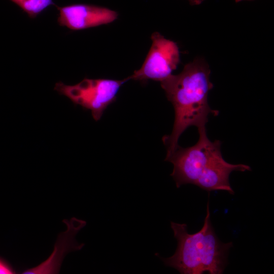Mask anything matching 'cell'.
Here are the masks:
<instances>
[{"instance_id": "cell-4", "label": "cell", "mask_w": 274, "mask_h": 274, "mask_svg": "<svg viewBox=\"0 0 274 274\" xmlns=\"http://www.w3.org/2000/svg\"><path fill=\"white\" fill-rule=\"evenodd\" d=\"M128 80L84 78L80 82L69 85L57 82L54 90L68 98L76 105L90 110L96 121L99 120L105 111L117 98L122 85Z\"/></svg>"}, {"instance_id": "cell-6", "label": "cell", "mask_w": 274, "mask_h": 274, "mask_svg": "<svg viewBox=\"0 0 274 274\" xmlns=\"http://www.w3.org/2000/svg\"><path fill=\"white\" fill-rule=\"evenodd\" d=\"M56 8L59 12L58 24L73 30L108 24L118 16L115 11L93 5L76 4Z\"/></svg>"}, {"instance_id": "cell-5", "label": "cell", "mask_w": 274, "mask_h": 274, "mask_svg": "<svg viewBox=\"0 0 274 274\" xmlns=\"http://www.w3.org/2000/svg\"><path fill=\"white\" fill-rule=\"evenodd\" d=\"M152 44L145 60L127 80L145 83L149 80L161 81L172 75L180 62V51L177 43L165 39L158 32L151 36Z\"/></svg>"}, {"instance_id": "cell-12", "label": "cell", "mask_w": 274, "mask_h": 274, "mask_svg": "<svg viewBox=\"0 0 274 274\" xmlns=\"http://www.w3.org/2000/svg\"><path fill=\"white\" fill-rule=\"evenodd\" d=\"M239 1H241V0H236V2H238Z\"/></svg>"}, {"instance_id": "cell-8", "label": "cell", "mask_w": 274, "mask_h": 274, "mask_svg": "<svg viewBox=\"0 0 274 274\" xmlns=\"http://www.w3.org/2000/svg\"><path fill=\"white\" fill-rule=\"evenodd\" d=\"M250 166L231 164L225 161L221 152L217 153L204 168L195 185L207 191H225L231 194L234 192L229 183V175L234 171H250Z\"/></svg>"}, {"instance_id": "cell-9", "label": "cell", "mask_w": 274, "mask_h": 274, "mask_svg": "<svg viewBox=\"0 0 274 274\" xmlns=\"http://www.w3.org/2000/svg\"><path fill=\"white\" fill-rule=\"evenodd\" d=\"M19 7L30 18H35L49 7L54 5L53 0H10Z\"/></svg>"}, {"instance_id": "cell-2", "label": "cell", "mask_w": 274, "mask_h": 274, "mask_svg": "<svg viewBox=\"0 0 274 274\" xmlns=\"http://www.w3.org/2000/svg\"><path fill=\"white\" fill-rule=\"evenodd\" d=\"M209 202L203 225L197 232L190 234L185 223L170 222L176 250L170 257L160 258L165 265L174 268L181 274H221L227 263L232 243L221 242L212 226Z\"/></svg>"}, {"instance_id": "cell-10", "label": "cell", "mask_w": 274, "mask_h": 274, "mask_svg": "<svg viewBox=\"0 0 274 274\" xmlns=\"http://www.w3.org/2000/svg\"><path fill=\"white\" fill-rule=\"evenodd\" d=\"M15 273L12 268L4 260L0 258V274H12Z\"/></svg>"}, {"instance_id": "cell-11", "label": "cell", "mask_w": 274, "mask_h": 274, "mask_svg": "<svg viewBox=\"0 0 274 274\" xmlns=\"http://www.w3.org/2000/svg\"><path fill=\"white\" fill-rule=\"evenodd\" d=\"M191 6L199 5L205 0H188Z\"/></svg>"}, {"instance_id": "cell-1", "label": "cell", "mask_w": 274, "mask_h": 274, "mask_svg": "<svg viewBox=\"0 0 274 274\" xmlns=\"http://www.w3.org/2000/svg\"><path fill=\"white\" fill-rule=\"evenodd\" d=\"M210 74L207 63L203 59L196 58L186 64L180 74H172L160 81L175 112L172 131L162 138L166 156L179 146V139L188 127L206 126L210 115L219 114V111L212 109L208 103L209 92L213 87Z\"/></svg>"}, {"instance_id": "cell-7", "label": "cell", "mask_w": 274, "mask_h": 274, "mask_svg": "<svg viewBox=\"0 0 274 274\" xmlns=\"http://www.w3.org/2000/svg\"><path fill=\"white\" fill-rule=\"evenodd\" d=\"M63 222L66 225L67 229L58 236L51 255L37 266L27 269L23 273H58L64 256L69 252L79 251L83 248L84 244L78 243L75 237L78 232L86 225V222L75 217L70 220L64 219Z\"/></svg>"}, {"instance_id": "cell-3", "label": "cell", "mask_w": 274, "mask_h": 274, "mask_svg": "<svg viewBox=\"0 0 274 274\" xmlns=\"http://www.w3.org/2000/svg\"><path fill=\"white\" fill-rule=\"evenodd\" d=\"M199 138L197 143L189 147L179 146L165 160L171 162L174 168L170 176L176 187L188 184L195 185L204 168L212 158L221 151V142L208 138L206 126L197 128Z\"/></svg>"}]
</instances>
